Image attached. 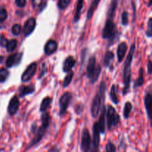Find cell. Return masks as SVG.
<instances>
[{
	"label": "cell",
	"instance_id": "cell-1",
	"mask_svg": "<svg viewBox=\"0 0 152 152\" xmlns=\"http://www.w3.org/2000/svg\"><path fill=\"white\" fill-rule=\"evenodd\" d=\"M135 49H136V47H135V44L134 43L131 46L130 50H129L127 58L125 61L124 67H123V84H124V87H123V92L124 95H126L128 93L129 88H130L131 80H132V63Z\"/></svg>",
	"mask_w": 152,
	"mask_h": 152
},
{
	"label": "cell",
	"instance_id": "cell-2",
	"mask_svg": "<svg viewBox=\"0 0 152 152\" xmlns=\"http://www.w3.org/2000/svg\"><path fill=\"white\" fill-rule=\"evenodd\" d=\"M50 117L48 113L45 112L42 115V125L37 131H35L36 134L35 136H34V139L32 140V141L31 142V143L28 145V149H30L31 148H32L34 145H37L42 139L44 137L46 131H47L48 128L49 126V123H50Z\"/></svg>",
	"mask_w": 152,
	"mask_h": 152
},
{
	"label": "cell",
	"instance_id": "cell-3",
	"mask_svg": "<svg viewBox=\"0 0 152 152\" xmlns=\"http://www.w3.org/2000/svg\"><path fill=\"white\" fill-rule=\"evenodd\" d=\"M101 73V66L96 65V59L94 56H92L89 59L87 66V76L91 83H94L99 78Z\"/></svg>",
	"mask_w": 152,
	"mask_h": 152
},
{
	"label": "cell",
	"instance_id": "cell-4",
	"mask_svg": "<svg viewBox=\"0 0 152 152\" xmlns=\"http://www.w3.org/2000/svg\"><path fill=\"white\" fill-rule=\"evenodd\" d=\"M117 31L116 30L115 24L114 21L111 19H107L105 22V26H104L103 31H102V37L105 39H108L110 42L114 41L117 37Z\"/></svg>",
	"mask_w": 152,
	"mask_h": 152
},
{
	"label": "cell",
	"instance_id": "cell-5",
	"mask_svg": "<svg viewBox=\"0 0 152 152\" xmlns=\"http://www.w3.org/2000/svg\"><path fill=\"white\" fill-rule=\"evenodd\" d=\"M107 117H108V127L109 130H111L114 126H117L120 123V116L116 111L114 107L109 105L107 111Z\"/></svg>",
	"mask_w": 152,
	"mask_h": 152
},
{
	"label": "cell",
	"instance_id": "cell-6",
	"mask_svg": "<svg viewBox=\"0 0 152 152\" xmlns=\"http://www.w3.org/2000/svg\"><path fill=\"white\" fill-rule=\"evenodd\" d=\"M71 99H72V94L70 92H66L61 96L59 99V115L62 116L66 113Z\"/></svg>",
	"mask_w": 152,
	"mask_h": 152
},
{
	"label": "cell",
	"instance_id": "cell-7",
	"mask_svg": "<svg viewBox=\"0 0 152 152\" xmlns=\"http://www.w3.org/2000/svg\"><path fill=\"white\" fill-rule=\"evenodd\" d=\"M100 131H99L98 123H95L93 126V140H92V147L91 151V152L99 151V141H100Z\"/></svg>",
	"mask_w": 152,
	"mask_h": 152
},
{
	"label": "cell",
	"instance_id": "cell-8",
	"mask_svg": "<svg viewBox=\"0 0 152 152\" xmlns=\"http://www.w3.org/2000/svg\"><path fill=\"white\" fill-rule=\"evenodd\" d=\"M37 68V65L36 62H33V63H31V65L26 68L25 72L22 74V77H21V80H22V82H23V83H26V82L30 81V80H31V78L34 76V74H36Z\"/></svg>",
	"mask_w": 152,
	"mask_h": 152
},
{
	"label": "cell",
	"instance_id": "cell-9",
	"mask_svg": "<svg viewBox=\"0 0 152 152\" xmlns=\"http://www.w3.org/2000/svg\"><path fill=\"white\" fill-rule=\"evenodd\" d=\"M91 147V136L89 131L85 129L82 134L81 148L83 152H88Z\"/></svg>",
	"mask_w": 152,
	"mask_h": 152
},
{
	"label": "cell",
	"instance_id": "cell-10",
	"mask_svg": "<svg viewBox=\"0 0 152 152\" xmlns=\"http://www.w3.org/2000/svg\"><path fill=\"white\" fill-rule=\"evenodd\" d=\"M101 102H104V98L101 97L99 94L98 93L95 96V97L94 98L93 102H92L91 115L94 118H96V117H97V116L99 115Z\"/></svg>",
	"mask_w": 152,
	"mask_h": 152
},
{
	"label": "cell",
	"instance_id": "cell-11",
	"mask_svg": "<svg viewBox=\"0 0 152 152\" xmlns=\"http://www.w3.org/2000/svg\"><path fill=\"white\" fill-rule=\"evenodd\" d=\"M145 109H146L147 115L151 121V126L152 127V92H148L144 98Z\"/></svg>",
	"mask_w": 152,
	"mask_h": 152
},
{
	"label": "cell",
	"instance_id": "cell-12",
	"mask_svg": "<svg viewBox=\"0 0 152 152\" xmlns=\"http://www.w3.org/2000/svg\"><path fill=\"white\" fill-rule=\"evenodd\" d=\"M36 27L35 18L31 17L26 21L23 28V34L25 37H28L33 31H34Z\"/></svg>",
	"mask_w": 152,
	"mask_h": 152
},
{
	"label": "cell",
	"instance_id": "cell-13",
	"mask_svg": "<svg viewBox=\"0 0 152 152\" xmlns=\"http://www.w3.org/2000/svg\"><path fill=\"white\" fill-rule=\"evenodd\" d=\"M19 105H20V102H19L18 96L16 95L13 96L12 99H10V102H9L8 108H7V111H8L9 114H10V115H14L17 112L18 110H19Z\"/></svg>",
	"mask_w": 152,
	"mask_h": 152
},
{
	"label": "cell",
	"instance_id": "cell-14",
	"mask_svg": "<svg viewBox=\"0 0 152 152\" xmlns=\"http://www.w3.org/2000/svg\"><path fill=\"white\" fill-rule=\"evenodd\" d=\"M22 57V53H14L8 56V58L6 60V66L7 68H11L14 65H18L21 62V59Z\"/></svg>",
	"mask_w": 152,
	"mask_h": 152
},
{
	"label": "cell",
	"instance_id": "cell-15",
	"mask_svg": "<svg viewBox=\"0 0 152 152\" xmlns=\"http://www.w3.org/2000/svg\"><path fill=\"white\" fill-rule=\"evenodd\" d=\"M57 50V43L54 40L50 39L45 46V53L47 55H50Z\"/></svg>",
	"mask_w": 152,
	"mask_h": 152
},
{
	"label": "cell",
	"instance_id": "cell-16",
	"mask_svg": "<svg viewBox=\"0 0 152 152\" xmlns=\"http://www.w3.org/2000/svg\"><path fill=\"white\" fill-rule=\"evenodd\" d=\"M128 50V45L126 42H121L118 46L117 48V59L120 62H121L123 60L126 55V51Z\"/></svg>",
	"mask_w": 152,
	"mask_h": 152
},
{
	"label": "cell",
	"instance_id": "cell-17",
	"mask_svg": "<svg viewBox=\"0 0 152 152\" xmlns=\"http://www.w3.org/2000/svg\"><path fill=\"white\" fill-rule=\"evenodd\" d=\"M76 60L74 59V58L73 56H68V57L66 58V59L65 60L63 64V71L65 73L69 72V71H71V69L73 68V67L75 65Z\"/></svg>",
	"mask_w": 152,
	"mask_h": 152
},
{
	"label": "cell",
	"instance_id": "cell-18",
	"mask_svg": "<svg viewBox=\"0 0 152 152\" xmlns=\"http://www.w3.org/2000/svg\"><path fill=\"white\" fill-rule=\"evenodd\" d=\"M98 126H99L100 133L104 134L105 132V108L103 106L102 108V111L99 117V122H98Z\"/></svg>",
	"mask_w": 152,
	"mask_h": 152
},
{
	"label": "cell",
	"instance_id": "cell-19",
	"mask_svg": "<svg viewBox=\"0 0 152 152\" xmlns=\"http://www.w3.org/2000/svg\"><path fill=\"white\" fill-rule=\"evenodd\" d=\"M114 54L112 51H107L105 55V58H104V65L106 67H109L111 68V65H112L113 62H114Z\"/></svg>",
	"mask_w": 152,
	"mask_h": 152
},
{
	"label": "cell",
	"instance_id": "cell-20",
	"mask_svg": "<svg viewBox=\"0 0 152 152\" xmlns=\"http://www.w3.org/2000/svg\"><path fill=\"white\" fill-rule=\"evenodd\" d=\"M117 7V0H112L107 13V19H114V14H115L116 9Z\"/></svg>",
	"mask_w": 152,
	"mask_h": 152
},
{
	"label": "cell",
	"instance_id": "cell-21",
	"mask_svg": "<svg viewBox=\"0 0 152 152\" xmlns=\"http://www.w3.org/2000/svg\"><path fill=\"white\" fill-rule=\"evenodd\" d=\"M35 91V88L33 86H22L19 89V96L20 97H24L26 95L31 94Z\"/></svg>",
	"mask_w": 152,
	"mask_h": 152
},
{
	"label": "cell",
	"instance_id": "cell-22",
	"mask_svg": "<svg viewBox=\"0 0 152 152\" xmlns=\"http://www.w3.org/2000/svg\"><path fill=\"white\" fill-rule=\"evenodd\" d=\"M83 4H84V0H78L77 4V8H76L75 16H74V22H77L80 19V15H81L82 10H83Z\"/></svg>",
	"mask_w": 152,
	"mask_h": 152
},
{
	"label": "cell",
	"instance_id": "cell-23",
	"mask_svg": "<svg viewBox=\"0 0 152 152\" xmlns=\"http://www.w3.org/2000/svg\"><path fill=\"white\" fill-rule=\"evenodd\" d=\"M99 1H100V0H93V1H92L90 7H89V9H88V13H87L88 19H91V17H92V16H93L95 10H96V7H97V6H98V4H99Z\"/></svg>",
	"mask_w": 152,
	"mask_h": 152
},
{
	"label": "cell",
	"instance_id": "cell-24",
	"mask_svg": "<svg viewBox=\"0 0 152 152\" xmlns=\"http://www.w3.org/2000/svg\"><path fill=\"white\" fill-rule=\"evenodd\" d=\"M52 102L51 98L49 97V96H47V97L44 98L43 100L42 101L41 105H40V111L42 112H45V111H47L48 108L50 107V103Z\"/></svg>",
	"mask_w": 152,
	"mask_h": 152
},
{
	"label": "cell",
	"instance_id": "cell-25",
	"mask_svg": "<svg viewBox=\"0 0 152 152\" xmlns=\"http://www.w3.org/2000/svg\"><path fill=\"white\" fill-rule=\"evenodd\" d=\"M144 84V70L142 68H140L139 71V77L135 82L134 85V88H137L142 86Z\"/></svg>",
	"mask_w": 152,
	"mask_h": 152
},
{
	"label": "cell",
	"instance_id": "cell-26",
	"mask_svg": "<svg viewBox=\"0 0 152 152\" xmlns=\"http://www.w3.org/2000/svg\"><path fill=\"white\" fill-rule=\"evenodd\" d=\"M110 96H111V99L112 100V102L114 104H117L119 102L118 98H117V88H116L115 85H113L111 86V91H110Z\"/></svg>",
	"mask_w": 152,
	"mask_h": 152
},
{
	"label": "cell",
	"instance_id": "cell-27",
	"mask_svg": "<svg viewBox=\"0 0 152 152\" xmlns=\"http://www.w3.org/2000/svg\"><path fill=\"white\" fill-rule=\"evenodd\" d=\"M132 110V105L130 102H127L125 104L124 109H123V115L126 119H128L129 117V115L131 114V111Z\"/></svg>",
	"mask_w": 152,
	"mask_h": 152
},
{
	"label": "cell",
	"instance_id": "cell-28",
	"mask_svg": "<svg viewBox=\"0 0 152 152\" xmlns=\"http://www.w3.org/2000/svg\"><path fill=\"white\" fill-rule=\"evenodd\" d=\"M73 77H74V72L71 71H69V72H68V74H67L66 77H65V79H64V81H63V87L64 88H66L67 86H69L70 83H71V81H72Z\"/></svg>",
	"mask_w": 152,
	"mask_h": 152
},
{
	"label": "cell",
	"instance_id": "cell-29",
	"mask_svg": "<svg viewBox=\"0 0 152 152\" xmlns=\"http://www.w3.org/2000/svg\"><path fill=\"white\" fill-rule=\"evenodd\" d=\"M16 45H17V41L16 39H11L10 42H8L6 45V48H7V50L8 52H11L13 50H15V48H16Z\"/></svg>",
	"mask_w": 152,
	"mask_h": 152
},
{
	"label": "cell",
	"instance_id": "cell-30",
	"mask_svg": "<svg viewBox=\"0 0 152 152\" xmlns=\"http://www.w3.org/2000/svg\"><path fill=\"white\" fill-rule=\"evenodd\" d=\"M9 75V71L5 68L0 69V83H4L7 79Z\"/></svg>",
	"mask_w": 152,
	"mask_h": 152
},
{
	"label": "cell",
	"instance_id": "cell-31",
	"mask_svg": "<svg viewBox=\"0 0 152 152\" xmlns=\"http://www.w3.org/2000/svg\"><path fill=\"white\" fill-rule=\"evenodd\" d=\"M22 32V27L19 24H16L12 27V34L15 36H18Z\"/></svg>",
	"mask_w": 152,
	"mask_h": 152
},
{
	"label": "cell",
	"instance_id": "cell-32",
	"mask_svg": "<svg viewBox=\"0 0 152 152\" xmlns=\"http://www.w3.org/2000/svg\"><path fill=\"white\" fill-rule=\"evenodd\" d=\"M7 17V13L6 9L2 6H0V22H3Z\"/></svg>",
	"mask_w": 152,
	"mask_h": 152
},
{
	"label": "cell",
	"instance_id": "cell-33",
	"mask_svg": "<svg viewBox=\"0 0 152 152\" xmlns=\"http://www.w3.org/2000/svg\"><path fill=\"white\" fill-rule=\"evenodd\" d=\"M71 1V0H59V2H58V6L62 10V9H65L68 7Z\"/></svg>",
	"mask_w": 152,
	"mask_h": 152
},
{
	"label": "cell",
	"instance_id": "cell-34",
	"mask_svg": "<svg viewBox=\"0 0 152 152\" xmlns=\"http://www.w3.org/2000/svg\"><path fill=\"white\" fill-rule=\"evenodd\" d=\"M146 36L148 37H152V17L148 19V25H147Z\"/></svg>",
	"mask_w": 152,
	"mask_h": 152
},
{
	"label": "cell",
	"instance_id": "cell-35",
	"mask_svg": "<svg viewBox=\"0 0 152 152\" xmlns=\"http://www.w3.org/2000/svg\"><path fill=\"white\" fill-rule=\"evenodd\" d=\"M122 24L125 26L129 24V13L128 12L125 11L122 13Z\"/></svg>",
	"mask_w": 152,
	"mask_h": 152
},
{
	"label": "cell",
	"instance_id": "cell-36",
	"mask_svg": "<svg viewBox=\"0 0 152 152\" xmlns=\"http://www.w3.org/2000/svg\"><path fill=\"white\" fill-rule=\"evenodd\" d=\"M116 151V146L112 143L109 142L106 145L105 147V152H115Z\"/></svg>",
	"mask_w": 152,
	"mask_h": 152
},
{
	"label": "cell",
	"instance_id": "cell-37",
	"mask_svg": "<svg viewBox=\"0 0 152 152\" xmlns=\"http://www.w3.org/2000/svg\"><path fill=\"white\" fill-rule=\"evenodd\" d=\"M46 72H47V66H46L45 63H43L41 66V72L39 73V78L42 77Z\"/></svg>",
	"mask_w": 152,
	"mask_h": 152
},
{
	"label": "cell",
	"instance_id": "cell-38",
	"mask_svg": "<svg viewBox=\"0 0 152 152\" xmlns=\"http://www.w3.org/2000/svg\"><path fill=\"white\" fill-rule=\"evenodd\" d=\"M7 42H8V41H7V39L4 37V36H1V37H0V45H1V47H6Z\"/></svg>",
	"mask_w": 152,
	"mask_h": 152
},
{
	"label": "cell",
	"instance_id": "cell-39",
	"mask_svg": "<svg viewBox=\"0 0 152 152\" xmlns=\"http://www.w3.org/2000/svg\"><path fill=\"white\" fill-rule=\"evenodd\" d=\"M31 1H32V4L34 7L37 8V7H40L42 5L43 0H31Z\"/></svg>",
	"mask_w": 152,
	"mask_h": 152
},
{
	"label": "cell",
	"instance_id": "cell-40",
	"mask_svg": "<svg viewBox=\"0 0 152 152\" xmlns=\"http://www.w3.org/2000/svg\"><path fill=\"white\" fill-rule=\"evenodd\" d=\"M16 5L19 7H23L26 4V0H16L15 1Z\"/></svg>",
	"mask_w": 152,
	"mask_h": 152
},
{
	"label": "cell",
	"instance_id": "cell-41",
	"mask_svg": "<svg viewBox=\"0 0 152 152\" xmlns=\"http://www.w3.org/2000/svg\"><path fill=\"white\" fill-rule=\"evenodd\" d=\"M147 68H148V74L151 75L152 74V61L148 59V64H147Z\"/></svg>",
	"mask_w": 152,
	"mask_h": 152
},
{
	"label": "cell",
	"instance_id": "cell-42",
	"mask_svg": "<svg viewBox=\"0 0 152 152\" xmlns=\"http://www.w3.org/2000/svg\"><path fill=\"white\" fill-rule=\"evenodd\" d=\"M49 152H59V148H57V147L54 146V147H53V148H51L50 150H49Z\"/></svg>",
	"mask_w": 152,
	"mask_h": 152
},
{
	"label": "cell",
	"instance_id": "cell-43",
	"mask_svg": "<svg viewBox=\"0 0 152 152\" xmlns=\"http://www.w3.org/2000/svg\"><path fill=\"white\" fill-rule=\"evenodd\" d=\"M152 5V0H149V2H148V7H150V6Z\"/></svg>",
	"mask_w": 152,
	"mask_h": 152
},
{
	"label": "cell",
	"instance_id": "cell-44",
	"mask_svg": "<svg viewBox=\"0 0 152 152\" xmlns=\"http://www.w3.org/2000/svg\"><path fill=\"white\" fill-rule=\"evenodd\" d=\"M3 59H4V57H3L2 56H0V63H1V62H2Z\"/></svg>",
	"mask_w": 152,
	"mask_h": 152
}]
</instances>
